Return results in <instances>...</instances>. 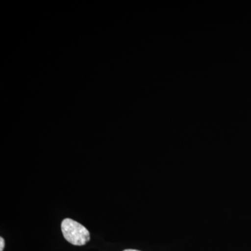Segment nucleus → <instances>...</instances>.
<instances>
[{
	"label": "nucleus",
	"instance_id": "obj_1",
	"mask_svg": "<svg viewBox=\"0 0 251 251\" xmlns=\"http://www.w3.org/2000/svg\"><path fill=\"white\" fill-rule=\"evenodd\" d=\"M61 229L66 240L73 245L83 246L90 242V234L88 229L73 219L63 220Z\"/></svg>",
	"mask_w": 251,
	"mask_h": 251
},
{
	"label": "nucleus",
	"instance_id": "obj_2",
	"mask_svg": "<svg viewBox=\"0 0 251 251\" xmlns=\"http://www.w3.org/2000/svg\"><path fill=\"white\" fill-rule=\"evenodd\" d=\"M5 242L4 239L2 237H0V251H3L4 249Z\"/></svg>",
	"mask_w": 251,
	"mask_h": 251
},
{
	"label": "nucleus",
	"instance_id": "obj_3",
	"mask_svg": "<svg viewBox=\"0 0 251 251\" xmlns=\"http://www.w3.org/2000/svg\"><path fill=\"white\" fill-rule=\"evenodd\" d=\"M124 251H140L134 250V249H126V250H125Z\"/></svg>",
	"mask_w": 251,
	"mask_h": 251
}]
</instances>
